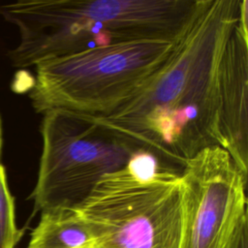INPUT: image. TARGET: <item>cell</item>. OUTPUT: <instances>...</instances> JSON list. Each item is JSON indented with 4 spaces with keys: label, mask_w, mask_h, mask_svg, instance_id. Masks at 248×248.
Returning a JSON list of instances; mask_svg holds the SVG:
<instances>
[{
    "label": "cell",
    "mask_w": 248,
    "mask_h": 248,
    "mask_svg": "<svg viewBox=\"0 0 248 248\" xmlns=\"http://www.w3.org/2000/svg\"><path fill=\"white\" fill-rule=\"evenodd\" d=\"M240 4L201 0L161 68L115 110L94 117L178 172L200 151L221 146L219 67Z\"/></svg>",
    "instance_id": "cell-1"
},
{
    "label": "cell",
    "mask_w": 248,
    "mask_h": 248,
    "mask_svg": "<svg viewBox=\"0 0 248 248\" xmlns=\"http://www.w3.org/2000/svg\"><path fill=\"white\" fill-rule=\"evenodd\" d=\"M125 169L134 178L142 182H151L170 171H176L164 166L156 155L143 149L132 153Z\"/></svg>",
    "instance_id": "cell-10"
},
{
    "label": "cell",
    "mask_w": 248,
    "mask_h": 248,
    "mask_svg": "<svg viewBox=\"0 0 248 248\" xmlns=\"http://www.w3.org/2000/svg\"><path fill=\"white\" fill-rule=\"evenodd\" d=\"M201 0H19L0 6L16 26L12 66L27 68L56 57L119 43L176 41Z\"/></svg>",
    "instance_id": "cell-2"
},
{
    "label": "cell",
    "mask_w": 248,
    "mask_h": 248,
    "mask_svg": "<svg viewBox=\"0 0 248 248\" xmlns=\"http://www.w3.org/2000/svg\"><path fill=\"white\" fill-rule=\"evenodd\" d=\"M183 229L180 248H227L247 219V177L220 145L188 160L180 172Z\"/></svg>",
    "instance_id": "cell-6"
},
{
    "label": "cell",
    "mask_w": 248,
    "mask_h": 248,
    "mask_svg": "<svg viewBox=\"0 0 248 248\" xmlns=\"http://www.w3.org/2000/svg\"><path fill=\"white\" fill-rule=\"evenodd\" d=\"M23 231L16 222L15 199L9 189L5 167L0 164V248H16Z\"/></svg>",
    "instance_id": "cell-9"
},
{
    "label": "cell",
    "mask_w": 248,
    "mask_h": 248,
    "mask_svg": "<svg viewBox=\"0 0 248 248\" xmlns=\"http://www.w3.org/2000/svg\"><path fill=\"white\" fill-rule=\"evenodd\" d=\"M176 41L125 42L43 61L28 93L32 106L38 113L107 115L161 68Z\"/></svg>",
    "instance_id": "cell-3"
},
{
    "label": "cell",
    "mask_w": 248,
    "mask_h": 248,
    "mask_svg": "<svg viewBox=\"0 0 248 248\" xmlns=\"http://www.w3.org/2000/svg\"><path fill=\"white\" fill-rule=\"evenodd\" d=\"M247 96L248 31L236 23L226 44L219 67L218 130L221 146L248 178Z\"/></svg>",
    "instance_id": "cell-7"
},
{
    "label": "cell",
    "mask_w": 248,
    "mask_h": 248,
    "mask_svg": "<svg viewBox=\"0 0 248 248\" xmlns=\"http://www.w3.org/2000/svg\"><path fill=\"white\" fill-rule=\"evenodd\" d=\"M1 148H2V130H1V120H0V157H1Z\"/></svg>",
    "instance_id": "cell-12"
},
{
    "label": "cell",
    "mask_w": 248,
    "mask_h": 248,
    "mask_svg": "<svg viewBox=\"0 0 248 248\" xmlns=\"http://www.w3.org/2000/svg\"><path fill=\"white\" fill-rule=\"evenodd\" d=\"M92 233L77 212L57 208L41 212L26 248H93Z\"/></svg>",
    "instance_id": "cell-8"
},
{
    "label": "cell",
    "mask_w": 248,
    "mask_h": 248,
    "mask_svg": "<svg viewBox=\"0 0 248 248\" xmlns=\"http://www.w3.org/2000/svg\"><path fill=\"white\" fill-rule=\"evenodd\" d=\"M75 209L92 233L93 248H180V172L142 182L124 168L105 175Z\"/></svg>",
    "instance_id": "cell-5"
},
{
    "label": "cell",
    "mask_w": 248,
    "mask_h": 248,
    "mask_svg": "<svg viewBox=\"0 0 248 248\" xmlns=\"http://www.w3.org/2000/svg\"><path fill=\"white\" fill-rule=\"evenodd\" d=\"M43 114V148L29 196L34 212L75 209L105 175L124 169L137 150L93 115L65 109Z\"/></svg>",
    "instance_id": "cell-4"
},
{
    "label": "cell",
    "mask_w": 248,
    "mask_h": 248,
    "mask_svg": "<svg viewBox=\"0 0 248 248\" xmlns=\"http://www.w3.org/2000/svg\"><path fill=\"white\" fill-rule=\"evenodd\" d=\"M227 248H248V219H245L235 230Z\"/></svg>",
    "instance_id": "cell-11"
}]
</instances>
